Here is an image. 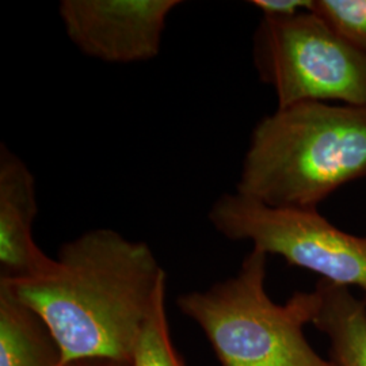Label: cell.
<instances>
[{
    "mask_svg": "<svg viewBox=\"0 0 366 366\" xmlns=\"http://www.w3.org/2000/svg\"><path fill=\"white\" fill-rule=\"evenodd\" d=\"M366 179V109L300 102L254 127L236 193L282 209L317 210L347 183Z\"/></svg>",
    "mask_w": 366,
    "mask_h": 366,
    "instance_id": "obj_2",
    "label": "cell"
},
{
    "mask_svg": "<svg viewBox=\"0 0 366 366\" xmlns=\"http://www.w3.org/2000/svg\"><path fill=\"white\" fill-rule=\"evenodd\" d=\"M52 331L64 366L104 360L131 364L167 275L144 242L97 228L64 243L36 278L7 282Z\"/></svg>",
    "mask_w": 366,
    "mask_h": 366,
    "instance_id": "obj_1",
    "label": "cell"
},
{
    "mask_svg": "<svg viewBox=\"0 0 366 366\" xmlns=\"http://www.w3.org/2000/svg\"><path fill=\"white\" fill-rule=\"evenodd\" d=\"M39 214L37 184L26 163L0 147V281L19 282L45 274L54 258L33 236Z\"/></svg>",
    "mask_w": 366,
    "mask_h": 366,
    "instance_id": "obj_7",
    "label": "cell"
},
{
    "mask_svg": "<svg viewBox=\"0 0 366 366\" xmlns=\"http://www.w3.org/2000/svg\"><path fill=\"white\" fill-rule=\"evenodd\" d=\"M178 0H61L59 15L80 52L109 64L151 61Z\"/></svg>",
    "mask_w": 366,
    "mask_h": 366,
    "instance_id": "obj_6",
    "label": "cell"
},
{
    "mask_svg": "<svg viewBox=\"0 0 366 366\" xmlns=\"http://www.w3.org/2000/svg\"><path fill=\"white\" fill-rule=\"evenodd\" d=\"M0 366H64L52 331L0 282Z\"/></svg>",
    "mask_w": 366,
    "mask_h": 366,
    "instance_id": "obj_8",
    "label": "cell"
},
{
    "mask_svg": "<svg viewBox=\"0 0 366 366\" xmlns=\"http://www.w3.org/2000/svg\"><path fill=\"white\" fill-rule=\"evenodd\" d=\"M314 13L366 52V0H315Z\"/></svg>",
    "mask_w": 366,
    "mask_h": 366,
    "instance_id": "obj_11",
    "label": "cell"
},
{
    "mask_svg": "<svg viewBox=\"0 0 366 366\" xmlns=\"http://www.w3.org/2000/svg\"><path fill=\"white\" fill-rule=\"evenodd\" d=\"M267 257L251 249L234 277L184 293L178 308L202 328L222 366H334L304 335L316 311L314 290L274 302L266 292Z\"/></svg>",
    "mask_w": 366,
    "mask_h": 366,
    "instance_id": "obj_3",
    "label": "cell"
},
{
    "mask_svg": "<svg viewBox=\"0 0 366 366\" xmlns=\"http://www.w3.org/2000/svg\"><path fill=\"white\" fill-rule=\"evenodd\" d=\"M208 219L229 240H247L320 280L360 289L366 304V237L342 231L317 210L272 208L235 192L219 197Z\"/></svg>",
    "mask_w": 366,
    "mask_h": 366,
    "instance_id": "obj_5",
    "label": "cell"
},
{
    "mask_svg": "<svg viewBox=\"0 0 366 366\" xmlns=\"http://www.w3.org/2000/svg\"><path fill=\"white\" fill-rule=\"evenodd\" d=\"M66 366H131L129 364L114 362V361H104V360H92V361H79Z\"/></svg>",
    "mask_w": 366,
    "mask_h": 366,
    "instance_id": "obj_13",
    "label": "cell"
},
{
    "mask_svg": "<svg viewBox=\"0 0 366 366\" xmlns=\"http://www.w3.org/2000/svg\"><path fill=\"white\" fill-rule=\"evenodd\" d=\"M252 60L278 107L326 102L366 109V52L312 11L266 18L252 39Z\"/></svg>",
    "mask_w": 366,
    "mask_h": 366,
    "instance_id": "obj_4",
    "label": "cell"
},
{
    "mask_svg": "<svg viewBox=\"0 0 366 366\" xmlns=\"http://www.w3.org/2000/svg\"><path fill=\"white\" fill-rule=\"evenodd\" d=\"M252 7L266 18H288L314 10L315 0H252Z\"/></svg>",
    "mask_w": 366,
    "mask_h": 366,
    "instance_id": "obj_12",
    "label": "cell"
},
{
    "mask_svg": "<svg viewBox=\"0 0 366 366\" xmlns=\"http://www.w3.org/2000/svg\"><path fill=\"white\" fill-rule=\"evenodd\" d=\"M312 325L331 346L334 366H366V304L350 288L319 280Z\"/></svg>",
    "mask_w": 366,
    "mask_h": 366,
    "instance_id": "obj_9",
    "label": "cell"
},
{
    "mask_svg": "<svg viewBox=\"0 0 366 366\" xmlns=\"http://www.w3.org/2000/svg\"><path fill=\"white\" fill-rule=\"evenodd\" d=\"M129 365L184 366L171 340L166 295L157 300L147 317L136 340Z\"/></svg>",
    "mask_w": 366,
    "mask_h": 366,
    "instance_id": "obj_10",
    "label": "cell"
}]
</instances>
